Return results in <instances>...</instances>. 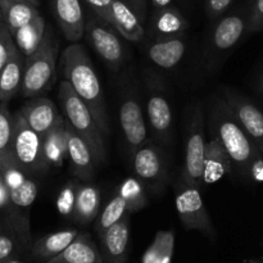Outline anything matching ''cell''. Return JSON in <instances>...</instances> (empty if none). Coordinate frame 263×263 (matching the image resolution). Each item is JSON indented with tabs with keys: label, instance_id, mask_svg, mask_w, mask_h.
Returning <instances> with one entry per match:
<instances>
[{
	"label": "cell",
	"instance_id": "cell-43",
	"mask_svg": "<svg viewBox=\"0 0 263 263\" xmlns=\"http://www.w3.org/2000/svg\"><path fill=\"white\" fill-rule=\"evenodd\" d=\"M151 2L152 4H153V7L158 10V9H163V8L170 7L172 0H151Z\"/></svg>",
	"mask_w": 263,
	"mask_h": 263
},
{
	"label": "cell",
	"instance_id": "cell-14",
	"mask_svg": "<svg viewBox=\"0 0 263 263\" xmlns=\"http://www.w3.org/2000/svg\"><path fill=\"white\" fill-rule=\"evenodd\" d=\"M51 10L61 27L64 39L69 43H79L85 36L86 18L80 0H49Z\"/></svg>",
	"mask_w": 263,
	"mask_h": 263
},
{
	"label": "cell",
	"instance_id": "cell-29",
	"mask_svg": "<svg viewBox=\"0 0 263 263\" xmlns=\"http://www.w3.org/2000/svg\"><path fill=\"white\" fill-rule=\"evenodd\" d=\"M46 23L41 15L13 33L15 46L25 57L31 55L41 45L46 33Z\"/></svg>",
	"mask_w": 263,
	"mask_h": 263
},
{
	"label": "cell",
	"instance_id": "cell-4",
	"mask_svg": "<svg viewBox=\"0 0 263 263\" xmlns=\"http://www.w3.org/2000/svg\"><path fill=\"white\" fill-rule=\"evenodd\" d=\"M58 40L50 28H46L41 45L26 57L21 94L26 98L39 97L48 91L57 76Z\"/></svg>",
	"mask_w": 263,
	"mask_h": 263
},
{
	"label": "cell",
	"instance_id": "cell-31",
	"mask_svg": "<svg viewBox=\"0 0 263 263\" xmlns=\"http://www.w3.org/2000/svg\"><path fill=\"white\" fill-rule=\"evenodd\" d=\"M27 241V234L21 223L0 229V263L15 258Z\"/></svg>",
	"mask_w": 263,
	"mask_h": 263
},
{
	"label": "cell",
	"instance_id": "cell-35",
	"mask_svg": "<svg viewBox=\"0 0 263 263\" xmlns=\"http://www.w3.org/2000/svg\"><path fill=\"white\" fill-rule=\"evenodd\" d=\"M80 184L76 180H71L67 182L59 192L58 197H57L55 205L57 211L62 217L72 218L74 211V203H76V195L77 189H79Z\"/></svg>",
	"mask_w": 263,
	"mask_h": 263
},
{
	"label": "cell",
	"instance_id": "cell-23",
	"mask_svg": "<svg viewBox=\"0 0 263 263\" xmlns=\"http://www.w3.org/2000/svg\"><path fill=\"white\" fill-rule=\"evenodd\" d=\"M110 25L126 39L138 43L144 37L143 25L140 17L135 10L128 7L122 0H113L112 5V23Z\"/></svg>",
	"mask_w": 263,
	"mask_h": 263
},
{
	"label": "cell",
	"instance_id": "cell-42",
	"mask_svg": "<svg viewBox=\"0 0 263 263\" xmlns=\"http://www.w3.org/2000/svg\"><path fill=\"white\" fill-rule=\"evenodd\" d=\"M131 4H133V9L135 10L136 14L140 17V20H143L145 17L146 0H131Z\"/></svg>",
	"mask_w": 263,
	"mask_h": 263
},
{
	"label": "cell",
	"instance_id": "cell-34",
	"mask_svg": "<svg viewBox=\"0 0 263 263\" xmlns=\"http://www.w3.org/2000/svg\"><path fill=\"white\" fill-rule=\"evenodd\" d=\"M13 133H14V117L4 104H0V166L14 161L12 153Z\"/></svg>",
	"mask_w": 263,
	"mask_h": 263
},
{
	"label": "cell",
	"instance_id": "cell-45",
	"mask_svg": "<svg viewBox=\"0 0 263 263\" xmlns=\"http://www.w3.org/2000/svg\"><path fill=\"white\" fill-rule=\"evenodd\" d=\"M30 3H32V4H35L36 7H39L40 5V0H28Z\"/></svg>",
	"mask_w": 263,
	"mask_h": 263
},
{
	"label": "cell",
	"instance_id": "cell-8",
	"mask_svg": "<svg viewBox=\"0 0 263 263\" xmlns=\"http://www.w3.org/2000/svg\"><path fill=\"white\" fill-rule=\"evenodd\" d=\"M116 31L110 23L95 13L86 18L85 36L90 45L110 68L117 71L125 61V49Z\"/></svg>",
	"mask_w": 263,
	"mask_h": 263
},
{
	"label": "cell",
	"instance_id": "cell-46",
	"mask_svg": "<svg viewBox=\"0 0 263 263\" xmlns=\"http://www.w3.org/2000/svg\"><path fill=\"white\" fill-rule=\"evenodd\" d=\"M247 263H263V261H257V259H248Z\"/></svg>",
	"mask_w": 263,
	"mask_h": 263
},
{
	"label": "cell",
	"instance_id": "cell-41",
	"mask_svg": "<svg viewBox=\"0 0 263 263\" xmlns=\"http://www.w3.org/2000/svg\"><path fill=\"white\" fill-rule=\"evenodd\" d=\"M251 172L254 179L258 180V181H263V157H261L257 162H254Z\"/></svg>",
	"mask_w": 263,
	"mask_h": 263
},
{
	"label": "cell",
	"instance_id": "cell-15",
	"mask_svg": "<svg viewBox=\"0 0 263 263\" xmlns=\"http://www.w3.org/2000/svg\"><path fill=\"white\" fill-rule=\"evenodd\" d=\"M103 263H126L130 248L128 215L99 235Z\"/></svg>",
	"mask_w": 263,
	"mask_h": 263
},
{
	"label": "cell",
	"instance_id": "cell-13",
	"mask_svg": "<svg viewBox=\"0 0 263 263\" xmlns=\"http://www.w3.org/2000/svg\"><path fill=\"white\" fill-rule=\"evenodd\" d=\"M0 171L9 193L10 203L21 210L31 207L37 197L36 182L15 163V161L0 166Z\"/></svg>",
	"mask_w": 263,
	"mask_h": 263
},
{
	"label": "cell",
	"instance_id": "cell-30",
	"mask_svg": "<svg viewBox=\"0 0 263 263\" xmlns=\"http://www.w3.org/2000/svg\"><path fill=\"white\" fill-rule=\"evenodd\" d=\"M175 249V233L172 230H161L156 234L141 257V263H171Z\"/></svg>",
	"mask_w": 263,
	"mask_h": 263
},
{
	"label": "cell",
	"instance_id": "cell-18",
	"mask_svg": "<svg viewBox=\"0 0 263 263\" xmlns=\"http://www.w3.org/2000/svg\"><path fill=\"white\" fill-rule=\"evenodd\" d=\"M231 166H233V161H231L228 151L221 143L220 139L213 135L207 141L203 184L212 185L218 182L222 177L230 174Z\"/></svg>",
	"mask_w": 263,
	"mask_h": 263
},
{
	"label": "cell",
	"instance_id": "cell-21",
	"mask_svg": "<svg viewBox=\"0 0 263 263\" xmlns=\"http://www.w3.org/2000/svg\"><path fill=\"white\" fill-rule=\"evenodd\" d=\"M48 263H103V257L91 236L80 233L66 251Z\"/></svg>",
	"mask_w": 263,
	"mask_h": 263
},
{
	"label": "cell",
	"instance_id": "cell-36",
	"mask_svg": "<svg viewBox=\"0 0 263 263\" xmlns=\"http://www.w3.org/2000/svg\"><path fill=\"white\" fill-rule=\"evenodd\" d=\"M15 49L17 46L9 28L4 23H0V72Z\"/></svg>",
	"mask_w": 263,
	"mask_h": 263
},
{
	"label": "cell",
	"instance_id": "cell-22",
	"mask_svg": "<svg viewBox=\"0 0 263 263\" xmlns=\"http://www.w3.org/2000/svg\"><path fill=\"white\" fill-rule=\"evenodd\" d=\"M43 149L49 166H63L68 158V127L64 118L43 136Z\"/></svg>",
	"mask_w": 263,
	"mask_h": 263
},
{
	"label": "cell",
	"instance_id": "cell-2",
	"mask_svg": "<svg viewBox=\"0 0 263 263\" xmlns=\"http://www.w3.org/2000/svg\"><path fill=\"white\" fill-rule=\"evenodd\" d=\"M58 98L61 102L62 115L66 122L71 126L74 133L79 134L82 139L89 143L97 159V163H104L107 159L104 135L86 103L74 92L73 87L66 80L61 81Z\"/></svg>",
	"mask_w": 263,
	"mask_h": 263
},
{
	"label": "cell",
	"instance_id": "cell-20",
	"mask_svg": "<svg viewBox=\"0 0 263 263\" xmlns=\"http://www.w3.org/2000/svg\"><path fill=\"white\" fill-rule=\"evenodd\" d=\"M76 229H66V230L55 231L48 234L43 238L37 239L31 247V254L35 259L48 263L57 256L66 251L67 247L79 235Z\"/></svg>",
	"mask_w": 263,
	"mask_h": 263
},
{
	"label": "cell",
	"instance_id": "cell-39",
	"mask_svg": "<svg viewBox=\"0 0 263 263\" xmlns=\"http://www.w3.org/2000/svg\"><path fill=\"white\" fill-rule=\"evenodd\" d=\"M231 3H233V0H205L207 14L211 18L220 17L225 10H228Z\"/></svg>",
	"mask_w": 263,
	"mask_h": 263
},
{
	"label": "cell",
	"instance_id": "cell-10",
	"mask_svg": "<svg viewBox=\"0 0 263 263\" xmlns=\"http://www.w3.org/2000/svg\"><path fill=\"white\" fill-rule=\"evenodd\" d=\"M120 123L131 154L146 143V123L138 97L128 92L120 107Z\"/></svg>",
	"mask_w": 263,
	"mask_h": 263
},
{
	"label": "cell",
	"instance_id": "cell-12",
	"mask_svg": "<svg viewBox=\"0 0 263 263\" xmlns=\"http://www.w3.org/2000/svg\"><path fill=\"white\" fill-rule=\"evenodd\" d=\"M225 95V102L230 107L234 117L238 120L241 127L251 136L263 154V112L251 100L236 92L226 90Z\"/></svg>",
	"mask_w": 263,
	"mask_h": 263
},
{
	"label": "cell",
	"instance_id": "cell-24",
	"mask_svg": "<svg viewBox=\"0 0 263 263\" xmlns=\"http://www.w3.org/2000/svg\"><path fill=\"white\" fill-rule=\"evenodd\" d=\"M26 57L18 50L13 51L10 58L0 72V103H7L22 89Z\"/></svg>",
	"mask_w": 263,
	"mask_h": 263
},
{
	"label": "cell",
	"instance_id": "cell-7",
	"mask_svg": "<svg viewBox=\"0 0 263 263\" xmlns=\"http://www.w3.org/2000/svg\"><path fill=\"white\" fill-rule=\"evenodd\" d=\"M175 204L180 221L186 230L200 231L211 240H215L216 230L208 215L204 200L200 195L199 187L182 182L177 190Z\"/></svg>",
	"mask_w": 263,
	"mask_h": 263
},
{
	"label": "cell",
	"instance_id": "cell-11",
	"mask_svg": "<svg viewBox=\"0 0 263 263\" xmlns=\"http://www.w3.org/2000/svg\"><path fill=\"white\" fill-rule=\"evenodd\" d=\"M146 116L154 135L159 140L168 143L172 130V109L163 89L156 84L154 77L148 81Z\"/></svg>",
	"mask_w": 263,
	"mask_h": 263
},
{
	"label": "cell",
	"instance_id": "cell-19",
	"mask_svg": "<svg viewBox=\"0 0 263 263\" xmlns=\"http://www.w3.org/2000/svg\"><path fill=\"white\" fill-rule=\"evenodd\" d=\"M186 53V40L184 35L176 37L156 39L148 46V57L156 66L171 69L181 62Z\"/></svg>",
	"mask_w": 263,
	"mask_h": 263
},
{
	"label": "cell",
	"instance_id": "cell-47",
	"mask_svg": "<svg viewBox=\"0 0 263 263\" xmlns=\"http://www.w3.org/2000/svg\"><path fill=\"white\" fill-rule=\"evenodd\" d=\"M0 23H4V22H3V15H2V10H0Z\"/></svg>",
	"mask_w": 263,
	"mask_h": 263
},
{
	"label": "cell",
	"instance_id": "cell-16",
	"mask_svg": "<svg viewBox=\"0 0 263 263\" xmlns=\"http://www.w3.org/2000/svg\"><path fill=\"white\" fill-rule=\"evenodd\" d=\"M67 127H68V159L72 174L80 181H90L95 176V168L98 166L91 146L79 134L74 133L68 123Z\"/></svg>",
	"mask_w": 263,
	"mask_h": 263
},
{
	"label": "cell",
	"instance_id": "cell-1",
	"mask_svg": "<svg viewBox=\"0 0 263 263\" xmlns=\"http://www.w3.org/2000/svg\"><path fill=\"white\" fill-rule=\"evenodd\" d=\"M61 69L63 80L71 84L74 92L91 110L103 135H108L109 123L104 94L94 64L84 46L77 43L67 46L61 55Z\"/></svg>",
	"mask_w": 263,
	"mask_h": 263
},
{
	"label": "cell",
	"instance_id": "cell-32",
	"mask_svg": "<svg viewBox=\"0 0 263 263\" xmlns=\"http://www.w3.org/2000/svg\"><path fill=\"white\" fill-rule=\"evenodd\" d=\"M117 194L122 197L127 205L128 213H135L148 204L146 186L136 176L127 177L118 186Z\"/></svg>",
	"mask_w": 263,
	"mask_h": 263
},
{
	"label": "cell",
	"instance_id": "cell-48",
	"mask_svg": "<svg viewBox=\"0 0 263 263\" xmlns=\"http://www.w3.org/2000/svg\"><path fill=\"white\" fill-rule=\"evenodd\" d=\"M261 87H262V90H263V76H262V79H261Z\"/></svg>",
	"mask_w": 263,
	"mask_h": 263
},
{
	"label": "cell",
	"instance_id": "cell-25",
	"mask_svg": "<svg viewBox=\"0 0 263 263\" xmlns=\"http://www.w3.org/2000/svg\"><path fill=\"white\" fill-rule=\"evenodd\" d=\"M0 10L12 35L40 15L37 7L28 0H0Z\"/></svg>",
	"mask_w": 263,
	"mask_h": 263
},
{
	"label": "cell",
	"instance_id": "cell-37",
	"mask_svg": "<svg viewBox=\"0 0 263 263\" xmlns=\"http://www.w3.org/2000/svg\"><path fill=\"white\" fill-rule=\"evenodd\" d=\"M95 14L99 15L108 23H112L113 0H85Z\"/></svg>",
	"mask_w": 263,
	"mask_h": 263
},
{
	"label": "cell",
	"instance_id": "cell-26",
	"mask_svg": "<svg viewBox=\"0 0 263 263\" xmlns=\"http://www.w3.org/2000/svg\"><path fill=\"white\" fill-rule=\"evenodd\" d=\"M248 30V23L243 17L238 14L228 15L218 21L212 35V44L216 50H228L239 43L246 31Z\"/></svg>",
	"mask_w": 263,
	"mask_h": 263
},
{
	"label": "cell",
	"instance_id": "cell-33",
	"mask_svg": "<svg viewBox=\"0 0 263 263\" xmlns=\"http://www.w3.org/2000/svg\"><path fill=\"white\" fill-rule=\"evenodd\" d=\"M127 215H130V213H128L125 200L122 199L120 194H116L108 202L102 213H99V216H98V220L95 222V231L98 233V235H100Z\"/></svg>",
	"mask_w": 263,
	"mask_h": 263
},
{
	"label": "cell",
	"instance_id": "cell-9",
	"mask_svg": "<svg viewBox=\"0 0 263 263\" xmlns=\"http://www.w3.org/2000/svg\"><path fill=\"white\" fill-rule=\"evenodd\" d=\"M134 174L146 189L159 190L167 181V167L158 146L146 141L133 154Z\"/></svg>",
	"mask_w": 263,
	"mask_h": 263
},
{
	"label": "cell",
	"instance_id": "cell-40",
	"mask_svg": "<svg viewBox=\"0 0 263 263\" xmlns=\"http://www.w3.org/2000/svg\"><path fill=\"white\" fill-rule=\"evenodd\" d=\"M8 203H10L9 193H8L7 185L4 182V177H3L2 171H0V208L7 205Z\"/></svg>",
	"mask_w": 263,
	"mask_h": 263
},
{
	"label": "cell",
	"instance_id": "cell-44",
	"mask_svg": "<svg viewBox=\"0 0 263 263\" xmlns=\"http://www.w3.org/2000/svg\"><path fill=\"white\" fill-rule=\"evenodd\" d=\"M3 263H23V262L20 261V259H17V258H10V259H8V261H5Z\"/></svg>",
	"mask_w": 263,
	"mask_h": 263
},
{
	"label": "cell",
	"instance_id": "cell-28",
	"mask_svg": "<svg viewBox=\"0 0 263 263\" xmlns=\"http://www.w3.org/2000/svg\"><path fill=\"white\" fill-rule=\"evenodd\" d=\"M187 28V22L184 15L176 8L167 7L157 10L152 23V31L156 39L176 37L182 36Z\"/></svg>",
	"mask_w": 263,
	"mask_h": 263
},
{
	"label": "cell",
	"instance_id": "cell-6",
	"mask_svg": "<svg viewBox=\"0 0 263 263\" xmlns=\"http://www.w3.org/2000/svg\"><path fill=\"white\" fill-rule=\"evenodd\" d=\"M205 149L207 140L204 134V121L199 107H194L190 112L185 146V161L182 166V182L192 186L200 187L203 185L204 174Z\"/></svg>",
	"mask_w": 263,
	"mask_h": 263
},
{
	"label": "cell",
	"instance_id": "cell-3",
	"mask_svg": "<svg viewBox=\"0 0 263 263\" xmlns=\"http://www.w3.org/2000/svg\"><path fill=\"white\" fill-rule=\"evenodd\" d=\"M215 135L217 136L228 151L233 163L239 167L251 171L254 162L258 161L263 154L258 149L257 144L246 133L240 123L238 122L231 112L228 103L220 104L216 109Z\"/></svg>",
	"mask_w": 263,
	"mask_h": 263
},
{
	"label": "cell",
	"instance_id": "cell-27",
	"mask_svg": "<svg viewBox=\"0 0 263 263\" xmlns=\"http://www.w3.org/2000/svg\"><path fill=\"white\" fill-rule=\"evenodd\" d=\"M100 203L102 197L97 186L91 184H80L72 220L80 225H89L99 216Z\"/></svg>",
	"mask_w": 263,
	"mask_h": 263
},
{
	"label": "cell",
	"instance_id": "cell-5",
	"mask_svg": "<svg viewBox=\"0 0 263 263\" xmlns=\"http://www.w3.org/2000/svg\"><path fill=\"white\" fill-rule=\"evenodd\" d=\"M12 153L15 163L28 175L48 171L43 149V136L30 127L20 112L14 116Z\"/></svg>",
	"mask_w": 263,
	"mask_h": 263
},
{
	"label": "cell",
	"instance_id": "cell-38",
	"mask_svg": "<svg viewBox=\"0 0 263 263\" xmlns=\"http://www.w3.org/2000/svg\"><path fill=\"white\" fill-rule=\"evenodd\" d=\"M263 26V0H254L252 7L251 15H249L248 30H259Z\"/></svg>",
	"mask_w": 263,
	"mask_h": 263
},
{
	"label": "cell",
	"instance_id": "cell-17",
	"mask_svg": "<svg viewBox=\"0 0 263 263\" xmlns=\"http://www.w3.org/2000/svg\"><path fill=\"white\" fill-rule=\"evenodd\" d=\"M20 113L30 127L41 136L45 135L64 118L53 100L48 98H36L35 100L23 105Z\"/></svg>",
	"mask_w": 263,
	"mask_h": 263
}]
</instances>
